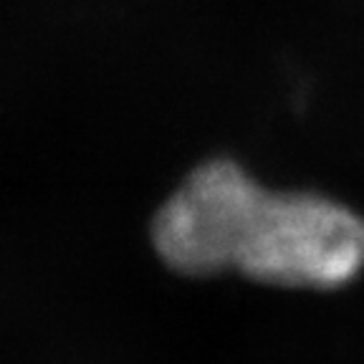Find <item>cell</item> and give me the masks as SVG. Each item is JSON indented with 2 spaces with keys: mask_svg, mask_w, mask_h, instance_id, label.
Segmentation results:
<instances>
[{
  "mask_svg": "<svg viewBox=\"0 0 364 364\" xmlns=\"http://www.w3.org/2000/svg\"><path fill=\"white\" fill-rule=\"evenodd\" d=\"M266 193L233 159L200 165L154 220V245L162 261L188 276L238 268Z\"/></svg>",
  "mask_w": 364,
  "mask_h": 364,
  "instance_id": "obj_2",
  "label": "cell"
},
{
  "mask_svg": "<svg viewBox=\"0 0 364 364\" xmlns=\"http://www.w3.org/2000/svg\"><path fill=\"white\" fill-rule=\"evenodd\" d=\"M235 271L291 289H336L364 271V218L316 193H266Z\"/></svg>",
  "mask_w": 364,
  "mask_h": 364,
  "instance_id": "obj_1",
  "label": "cell"
}]
</instances>
